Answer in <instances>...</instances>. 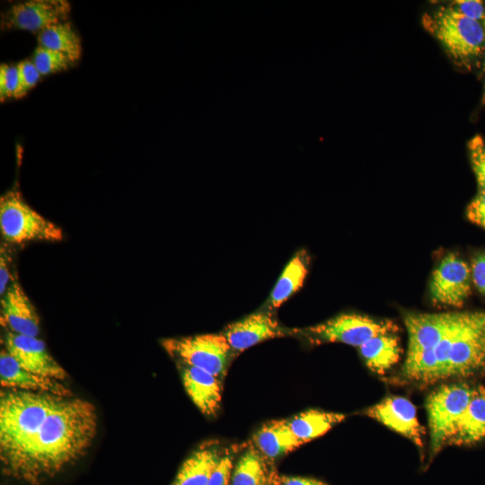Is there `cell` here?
I'll return each instance as SVG.
<instances>
[{
  "instance_id": "obj_1",
  "label": "cell",
  "mask_w": 485,
  "mask_h": 485,
  "mask_svg": "<svg viewBox=\"0 0 485 485\" xmlns=\"http://www.w3.org/2000/svg\"><path fill=\"white\" fill-rule=\"evenodd\" d=\"M97 422L93 403L65 397L27 447L3 469L4 473L31 485L53 478L86 453L96 436Z\"/></svg>"
},
{
  "instance_id": "obj_2",
  "label": "cell",
  "mask_w": 485,
  "mask_h": 485,
  "mask_svg": "<svg viewBox=\"0 0 485 485\" xmlns=\"http://www.w3.org/2000/svg\"><path fill=\"white\" fill-rule=\"evenodd\" d=\"M64 396L19 389L0 394V458L7 467L31 443Z\"/></svg>"
},
{
  "instance_id": "obj_3",
  "label": "cell",
  "mask_w": 485,
  "mask_h": 485,
  "mask_svg": "<svg viewBox=\"0 0 485 485\" xmlns=\"http://www.w3.org/2000/svg\"><path fill=\"white\" fill-rule=\"evenodd\" d=\"M421 22L454 65L464 70L479 66L485 46L482 22L463 15L450 4L425 13Z\"/></svg>"
},
{
  "instance_id": "obj_4",
  "label": "cell",
  "mask_w": 485,
  "mask_h": 485,
  "mask_svg": "<svg viewBox=\"0 0 485 485\" xmlns=\"http://www.w3.org/2000/svg\"><path fill=\"white\" fill-rule=\"evenodd\" d=\"M430 350L436 381L485 373V311L469 312L464 322Z\"/></svg>"
},
{
  "instance_id": "obj_5",
  "label": "cell",
  "mask_w": 485,
  "mask_h": 485,
  "mask_svg": "<svg viewBox=\"0 0 485 485\" xmlns=\"http://www.w3.org/2000/svg\"><path fill=\"white\" fill-rule=\"evenodd\" d=\"M0 230L10 243L63 239L62 229L34 210L17 190H9L0 198Z\"/></svg>"
},
{
  "instance_id": "obj_6",
  "label": "cell",
  "mask_w": 485,
  "mask_h": 485,
  "mask_svg": "<svg viewBox=\"0 0 485 485\" xmlns=\"http://www.w3.org/2000/svg\"><path fill=\"white\" fill-rule=\"evenodd\" d=\"M472 392L467 384L456 383L442 385L428 395L426 409L432 454L449 445Z\"/></svg>"
},
{
  "instance_id": "obj_7",
  "label": "cell",
  "mask_w": 485,
  "mask_h": 485,
  "mask_svg": "<svg viewBox=\"0 0 485 485\" xmlns=\"http://www.w3.org/2000/svg\"><path fill=\"white\" fill-rule=\"evenodd\" d=\"M162 345L181 364L201 369L219 379L225 375L232 354L223 333L165 339Z\"/></svg>"
},
{
  "instance_id": "obj_8",
  "label": "cell",
  "mask_w": 485,
  "mask_h": 485,
  "mask_svg": "<svg viewBox=\"0 0 485 485\" xmlns=\"http://www.w3.org/2000/svg\"><path fill=\"white\" fill-rule=\"evenodd\" d=\"M398 327L390 321H377L366 315L343 313L304 330L312 343L339 342L359 348L380 334L395 333Z\"/></svg>"
},
{
  "instance_id": "obj_9",
  "label": "cell",
  "mask_w": 485,
  "mask_h": 485,
  "mask_svg": "<svg viewBox=\"0 0 485 485\" xmlns=\"http://www.w3.org/2000/svg\"><path fill=\"white\" fill-rule=\"evenodd\" d=\"M71 5L66 0H29L13 4L1 14V29L40 32L67 22Z\"/></svg>"
},
{
  "instance_id": "obj_10",
  "label": "cell",
  "mask_w": 485,
  "mask_h": 485,
  "mask_svg": "<svg viewBox=\"0 0 485 485\" xmlns=\"http://www.w3.org/2000/svg\"><path fill=\"white\" fill-rule=\"evenodd\" d=\"M470 266L457 254L445 256L434 269L429 285L434 304L460 307L472 293Z\"/></svg>"
},
{
  "instance_id": "obj_11",
  "label": "cell",
  "mask_w": 485,
  "mask_h": 485,
  "mask_svg": "<svg viewBox=\"0 0 485 485\" xmlns=\"http://www.w3.org/2000/svg\"><path fill=\"white\" fill-rule=\"evenodd\" d=\"M469 312L407 313L404 324L408 332L407 356L431 349L462 325Z\"/></svg>"
},
{
  "instance_id": "obj_12",
  "label": "cell",
  "mask_w": 485,
  "mask_h": 485,
  "mask_svg": "<svg viewBox=\"0 0 485 485\" xmlns=\"http://www.w3.org/2000/svg\"><path fill=\"white\" fill-rule=\"evenodd\" d=\"M4 348L26 370L63 381L66 371L48 351L45 343L37 337L7 331L4 336Z\"/></svg>"
},
{
  "instance_id": "obj_13",
  "label": "cell",
  "mask_w": 485,
  "mask_h": 485,
  "mask_svg": "<svg viewBox=\"0 0 485 485\" xmlns=\"http://www.w3.org/2000/svg\"><path fill=\"white\" fill-rule=\"evenodd\" d=\"M367 417L423 447L424 428L420 425L417 409L408 399L389 396L366 410Z\"/></svg>"
},
{
  "instance_id": "obj_14",
  "label": "cell",
  "mask_w": 485,
  "mask_h": 485,
  "mask_svg": "<svg viewBox=\"0 0 485 485\" xmlns=\"http://www.w3.org/2000/svg\"><path fill=\"white\" fill-rule=\"evenodd\" d=\"M1 324L16 334L37 337L40 333L36 308L16 281H13L1 296Z\"/></svg>"
},
{
  "instance_id": "obj_15",
  "label": "cell",
  "mask_w": 485,
  "mask_h": 485,
  "mask_svg": "<svg viewBox=\"0 0 485 485\" xmlns=\"http://www.w3.org/2000/svg\"><path fill=\"white\" fill-rule=\"evenodd\" d=\"M284 334L277 320L264 312L253 313L229 324L223 331L232 352H242L264 340Z\"/></svg>"
},
{
  "instance_id": "obj_16",
  "label": "cell",
  "mask_w": 485,
  "mask_h": 485,
  "mask_svg": "<svg viewBox=\"0 0 485 485\" xmlns=\"http://www.w3.org/2000/svg\"><path fill=\"white\" fill-rule=\"evenodd\" d=\"M0 383L4 388L48 392L64 397L72 395L60 381L23 368L5 348L0 352Z\"/></svg>"
},
{
  "instance_id": "obj_17",
  "label": "cell",
  "mask_w": 485,
  "mask_h": 485,
  "mask_svg": "<svg viewBox=\"0 0 485 485\" xmlns=\"http://www.w3.org/2000/svg\"><path fill=\"white\" fill-rule=\"evenodd\" d=\"M181 366L182 383L193 403L204 415H216L221 402L220 379L201 369Z\"/></svg>"
},
{
  "instance_id": "obj_18",
  "label": "cell",
  "mask_w": 485,
  "mask_h": 485,
  "mask_svg": "<svg viewBox=\"0 0 485 485\" xmlns=\"http://www.w3.org/2000/svg\"><path fill=\"white\" fill-rule=\"evenodd\" d=\"M253 446L266 458L276 459L303 445L291 430L288 420H271L261 426L252 438Z\"/></svg>"
},
{
  "instance_id": "obj_19",
  "label": "cell",
  "mask_w": 485,
  "mask_h": 485,
  "mask_svg": "<svg viewBox=\"0 0 485 485\" xmlns=\"http://www.w3.org/2000/svg\"><path fill=\"white\" fill-rule=\"evenodd\" d=\"M485 437V389L473 388L471 401L449 445H467Z\"/></svg>"
},
{
  "instance_id": "obj_20",
  "label": "cell",
  "mask_w": 485,
  "mask_h": 485,
  "mask_svg": "<svg viewBox=\"0 0 485 485\" xmlns=\"http://www.w3.org/2000/svg\"><path fill=\"white\" fill-rule=\"evenodd\" d=\"M359 353L366 366L377 374H384L401 357V348L394 333L373 337L359 348Z\"/></svg>"
},
{
  "instance_id": "obj_21",
  "label": "cell",
  "mask_w": 485,
  "mask_h": 485,
  "mask_svg": "<svg viewBox=\"0 0 485 485\" xmlns=\"http://www.w3.org/2000/svg\"><path fill=\"white\" fill-rule=\"evenodd\" d=\"M221 457L213 445L198 449L184 461L173 485H207Z\"/></svg>"
},
{
  "instance_id": "obj_22",
  "label": "cell",
  "mask_w": 485,
  "mask_h": 485,
  "mask_svg": "<svg viewBox=\"0 0 485 485\" xmlns=\"http://www.w3.org/2000/svg\"><path fill=\"white\" fill-rule=\"evenodd\" d=\"M345 418L342 413L309 410L290 419L288 424L295 437L304 444L324 435Z\"/></svg>"
},
{
  "instance_id": "obj_23",
  "label": "cell",
  "mask_w": 485,
  "mask_h": 485,
  "mask_svg": "<svg viewBox=\"0 0 485 485\" xmlns=\"http://www.w3.org/2000/svg\"><path fill=\"white\" fill-rule=\"evenodd\" d=\"M39 46L60 52L74 63L82 56L81 38L70 22L50 26L38 35Z\"/></svg>"
},
{
  "instance_id": "obj_24",
  "label": "cell",
  "mask_w": 485,
  "mask_h": 485,
  "mask_svg": "<svg viewBox=\"0 0 485 485\" xmlns=\"http://www.w3.org/2000/svg\"><path fill=\"white\" fill-rule=\"evenodd\" d=\"M306 255L298 252L285 267L269 298L271 307L278 308L303 285L307 275Z\"/></svg>"
},
{
  "instance_id": "obj_25",
  "label": "cell",
  "mask_w": 485,
  "mask_h": 485,
  "mask_svg": "<svg viewBox=\"0 0 485 485\" xmlns=\"http://www.w3.org/2000/svg\"><path fill=\"white\" fill-rule=\"evenodd\" d=\"M265 457L251 445L239 458L232 474V485H265Z\"/></svg>"
},
{
  "instance_id": "obj_26",
  "label": "cell",
  "mask_w": 485,
  "mask_h": 485,
  "mask_svg": "<svg viewBox=\"0 0 485 485\" xmlns=\"http://www.w3.org/2000/svg\"><path fill=\"white\" fill-rule=\"evenodd\" d=\"M31 60L41 76L65 71L74 64L64 54L40 46L35 48Z\"/></svg>"
},
{
  "instance_id": "obj_27",
  "label": "cell",
  "mask_w": 485,
  "mask_h": 485,
  "mask_svg": "<svg viewBox=\"0 0 485 485\" xmlns=\"http://www.w3.org/2000/svg\"><path fill=\"white\" fill-rule=\"evenodd\" d=\"M467 147L479 190L485 191V139L476 135L469 140Z\"/></svg>"
},
{
  "instance_id": "obj_28",
  "label": "cell",
  "mask_w": 485,
  "mask_h": 485,
  "mask_svg": "<svg viewBox=\"0 0 485 485\" xmlns=\"http://www.w3.org/2000/svg\"><path fill=\"white\" fill-rule=\"evenodd\" d=\"M19 75V87L15 99L22 98L31 90L39 82L41 75L36 68L32 60L24 59L17 65Z\"/></svg>"
},
{
  "instance_id": "obj_29",
  "label": "cell",
  "mask_w": 485,
  "mask_h": 485,
  "mask_svg": "<svg viewBox=\"0 0 485 485\" xmlns=\"http://www.w3.org/2000/svg\"><path fill=\"white\" fill-rule=\"evenodd\" d=\"M19 87V75L16 66L1 64L0 66V99L15 98Z\"/></svg>"
},
{
  "instance_id": "obj_30",
  "label": "cell",
  "mask_w": 485,
  "mask_h": 485,
  "mask_svg": "<svg viewBox=\"0 0 485 485\" xmlns=\"http://www.w3.org/2000/svg\"><path fill=\"white\" fill-rule=\"evenodd\" d=\"M467 218L485 229V191L479 190L466 208Z\"/></svg>"
},
{
  "instance_id": "obj_31",
  "label": "cell",
  "mask_w": 485,
  "mask_h": 485,
  "mask_svg": "<svg viewBox=\"0 0 485 485\" xmlns=\"http://www.w3.org/2000/svg\"><path fill=\"white\" fill-rule=\"evenodd\" d=\"M452 7L463 15L482 22L485 18V8L482 2L476 0H457L450 4Z\"/></svg>"
},
{
  "instance_id": "obj_32",
  "label": "cell",
  "mask_w": 485,
  "mask_h": 485,
  "mask_svg": "<svg viewBox=\"0 0 485 485\" xmlns=\"http://www.w3.org/2000/svg\"><path fill=\"white\" fill-rule=\"evenodd\" d=\"M233 461L229 455L222 456L213 471L207 485H228L233 474Z\"/></svg>"
},
{
  "instance_id": "obj_33",
  "label": "cell",
  "mask_w": 485,
  "mask_h": 485,
  "mask_svg": "<svg viewBox=\"0 0 485 485\" xmlns=\"http://www.w3.org/2000/svg\"><path fill=\"white\" fill-rule=\"evenodd\" d=\"M470 268L472 284L481 294L485 295V253L475 256Z\"/></svg>"
},
{
  "instance_id": "obj_34",
  "label": "cell",
  "mask_w": 485,
  "mask_h": 485,
  "mask_svg": "<svg viewBox=\"0 0 485 485\" xmlns=\"http://www.w3.org/2000/svg\"><path fill=\"white\" fill-rule=\"evenodd\" d=\"M10 259L4 247H1L0 253V295L3 296L6 292L11 274H10Z\"/></svg>"
},
{
  "instance_id": "obj_35",
  "label": "cell",
  "mask_w": 485,
  "mask_h": 485,
  "mask_svg": "<svg viewBox=\"0 0 485 485\" xmlns=\"http://www.w3.org/2000/svg\"><path fill=\"white\" fill-rule=\"evenodd\" d=\"M280 485H328L325 482L308 477L284 476L280 479Z\"/></svg>"
},
{
  "instance_id": "obj_36",
  "label": "cell",
  "mask_w": 485,
  "mask_h": 485,
  "mask_svg": "<svg viewBox=\"0 0 485 485\" xmlns=\"http://www.w3.org/2000/svg\"><path fill=\"white\" fill-rule=\"evenodd\" d=\"M483 25H484V28H485V18L482 22ZM483 62H482V72H483V93H482V99H481V101L483 104H485V46H484V54H483Z\"/></svg>"
}]
</instances>
